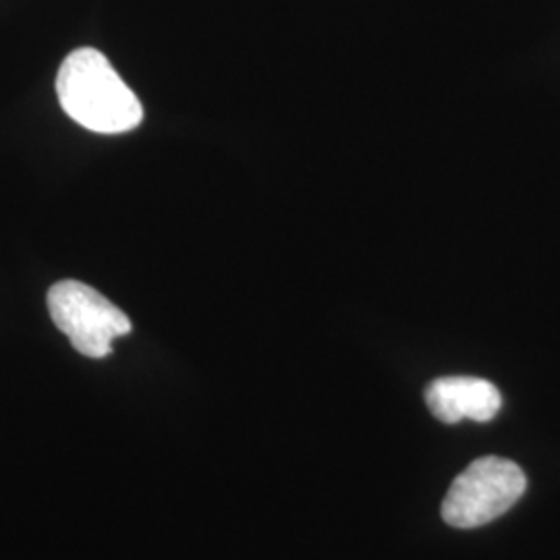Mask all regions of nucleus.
Masks as SVG:
<instances>
[{
  "instance_id": "3",
  "label": "nucleus",
  "mask_w": 560,
  "mask_h": 560,
  "mask_svg": "<svg viewBox=\"0 0 560 560\" xmlns=\"http://www.w3.org/2000/svg\"><path fill=\"white\" fill-rule=\"evenodd\" d=\"M46 303L60 332L69 337L78 353L90 360L108 358L113 353V340L133 330L125 312L80 280L52 284Z\"/></svg>"
},
{
  "instance_id": "1",
  "label": "nucleus",
  "mask_w": 560,
  "mask_h": 560,
  "mask_svg": "<svg viewBox=\"0 0 560 560\" xmlns=\"http://www.w3.org/2000/svg\"><path fill=\"white\" fill-rule=\"evenodd\" d=\"M57 96L71 119L104 136L133 131L143 119L140 98L96 48L73 50L62 60Z\"/></svg>"
},
{
  "instance_id": "2",
  "label": "nucleus",
  "mask_w": 560,
  "mask_h": 560,
  "mask_svg": "<svg viewBox=\"0 0 560 560\" xmlns=\"http://www.w3.org/2000/svg\"><path fill=\"white\" fill-rule=\"evenodd\" d=\"M527 488L517 463L502 457H481L451 483L442 501V520L457 529H474L499 520Z\"/></svg>"
},
{
  "instance_id": "4",
  "label": "nucleus",
  "mask_w": 560,
  "mask_h": 560,
  "mask_svg": "<svg viewBox=\"0 0 560 560\" xmlns=\"http://www.w3.org/2000/svg\"><path fill=\"white\" fill-rule=\"evenodd\" d=\"M425 405L442 423L494 420L502 407L501 390L474 376H444L425 388Z\"/></svg>"
}]
</instances>
